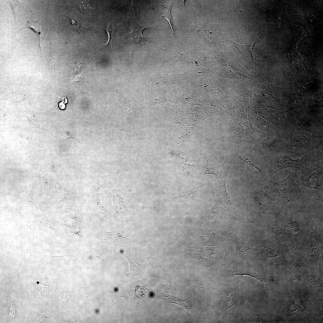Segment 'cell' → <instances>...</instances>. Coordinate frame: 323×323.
Here are the masks:
<instances>
[{"label":"cell","instance_id":"10","mask_svg":"<svg viewBox=\"0 0 323 323\" xmlns=\"http://www.w3.org/2000/svg\"><path fill=\"white\" fill-rule=\"evenodd\" d=\"M228 173H225L220 181L217 190L216 202L218 204L223 207L226 211L231 213L234 215L241 217L232 211L233 204L226 187V179Z\"/></svg>","mask_w":323,"mask_h":323},{"label":"cell","instance_id":"6","mask_svg":"<svg viewBox=\"0 0 323 323\" xmlns=\"http://www.w3.org/2000/svg\"><path fill=\"white\" fill-rule=\"evenodd\" d=\"M309 154L297 159H293L289 156H276L271 160L270 168L268 172L270 176H272L280 171L287 168L301 169L303 163L310 159Z\"/></svg>","mask_w":323,"mask_h":323},{"label":"cell","instance_id":"7","mask_svg":"<svg viewBox=\"0 0 323 323\" xmlns=\"http://www.w3.org/2000/svg\"><path fill=\"white\" fill-rule=\"evenodd\" d=\"M286 230L293 236L307 235L305 220L299 215L282 216L279 220Z\"/></svg>","mask_w":323,"mask_h":323},{"label":"cell","instance_id":"32","mask_svg":"<svg viewBox=\"0 0 323 323\" xmlns=\"http://www.w3.org/2000/svg\"><path fill=\"white\" fill-rule=\"evenodd\" d=\"M16 312V307L13 305H12L9 310V315L10 319L11 320L13 319L15 316Z\"/></svg>","mask_w":323,"mask_h":323},{"label":"cell","instance_id":"30","mask_svg":"<svg viewBox=\"0 0 323 323\" xmlns=\"http://www.w3.org/2000/svg\"><path fill=\"white\" fill-rule=\"evenodd\" d=\"M113 30V28L112 27L111 24H109L108 25L106 28V31L108 34V42L105 45L107 44L110 41L111 42V39L112 38Z\"/></svg>","mask_w":323,"mask_h":323},{"label":"cell","instance_id":"4","mask_svg":"<svg viewBox=\"0 0 323 323\" xmlns=\"http://www.w3.org/2000/svg\"><path fill=\"white\" fill-rule=\"evenodd\" d=\"M220 295L225 311L239 310L242 305L243 287L241 279L229 284H222Z\"/></svg>","mask_w":323,"mask_h":323},{"label":"cell","instance_id":"5","mask_svg":"<svg viewBox=\"0 0 323 323\" xmlns=\"http://www.w3.org/2000/svg\"><path fill=\"white\" fill-rule=\"evenodd\" d=\"M278 244L276 247L282 257L292 255L297 257L307 251L309 238L307 235L294 236L287 240L279 237H275Z\"/></svg>","mask_w":323,"mask_h":323},{"label":"cell","instance_id":"25","mask_svg":"<svg viewBox=\"0 0 323 323\" xmlns=\"http://www.w3.org/2000/svg\"><path fill=\"white\" fill-rule=\"evenodd\" d=\"M249 311L252 314L254 318L257 323H266L263 319L260 310L256 306H254L249 308Z\"/></svg>","mask_w":323,"mask_h":323},{"label":"cell","instance_id":"33","mask_svg":"<svg viewBox=\"0 0 323 323\" xmlns=\"http://www.w3.org/2000/svg\"><path fill=\"white\" fill-rule=\"evenodd\" d=\"M59 105L61 109H64L65 108V107L64 106H65L64 105V104H63L62 103H60Z\"/></svg>","mask_w":323,"mask_h":323},{"label":"cell","instance_id":"1","mask_svg":"<svg viewBox=\"0 0 323 323\" xmlns=\"http://www.w3.org/2000/svg\"><path fill=\"white\" fill-rule=\"evenodd\" d=\"M301 167L298 173L300 188L304 199L323 200L322 161L312 162Z\"/></svg>","mask_w":323,"mask_h":323},{"label":"cell","instance_id":"11","mask_svg":"<svg viewBox=\"0 0 323 323\" xmlns=\"http://www.w3.org/2000/svg\"><path fill=\"white\" fill-rule=\"evenodd\" d=\"M236 275H240L243 277V275H247L251 277L260 282L262 284L263 289L264 293V286L265 284L267 283H270L278 281L269 279L262 277L257 272L249 269L244 268L237 270H226L223 275V279L225 281L229 278H232Z\"/></svg>","mask_w":323,"mask_h":323},{"label":"cell","instance_id":"29","mask_svg":"<svg viewBox=\"0 0 323 323\" xmlns=\"http://www.w3.org/2000/svg\"><path fill=\"white\" fill-rule=\"evenodd\" d=\"M78 7L81 12H88V10L92 9L88 1L82 2L78 5Z\"/></svg>","mask_w":323,"mask_h":323},{"label":"cell","instance_id":"8","mask_svg":"<svg viewBox=\"0 0 323 323\" xmlns=\"http://www.w3.org/2000/svg\"><path fill=\"white\" fill-rule=\"evenodd\" d=\"M316 272L304 266H302L298 271L294 273V277L290 281L298 280L307 284L312 288L323 286V281L316 274Z\"/></svg>","mask_w":323,"mask_h":323},{"label":"cell","instance_id":"15","mask_svg":"<svg viewBox=\"0 0 323 323\" xmlns=\"http://www.w3.org/2000/svg\"><path fill=\"white\" fill-rule=\"evenodd\" d=\"M125 256L127 258L129 263L125 277L127 280H129L141 274L143 269V266L137 263L135 259L130 255L126 254Z\"/></svg>","mask_w":323,"mask_h":323},{"label":"cell","instance_id":"22","mask_svg":"<svg viewBox=\"0 0 323 323\" xmlns=\"http://www.w3.org/2000/svg\"><path fill=\"white\" fill-rule=\"evenodd\" d=\"M77 130L75 129L73 130H61L57 131L56 133V135L57 138L59 140L64 141L67 138L71 137L74 138L78 142L77 139Z\"/></svg>","mask_w":323,"mask_h":323},{"label":"cell","instance_id":"17","mask_svg":"<svg viewBox=\"0 0 323 323\" xmlns=\"http://www.w3.org/2000/svg\"><path fill=\"white\" fill-rule=\"evenodd\" d=\"M230 235L236 243L237 246L236 255L237 257L240 258L245 254L252 252V249L248 243L242 241L232 232L230 233Z\"/></svg>","mask_w":323,"mask_h":323},{"label":"cell","instance_id":"14","mask_svg":"<svg viewBox=\"0 0 323 323\" xmlns=\"http://www.w3.org/2000/svg\"><path fill=\"white\" fill-rule=\"evenodd\" d=\"M279 265L290 270L294 274L297 272L302 267L298 257L292 255H289L282 257L278 263Z\"/></svg>","mask_w":323,"mask_h":323},{"label":"cell","instance_id":"27","mask_svg":"<svg viewBox=\"0 0 323 323\" xmlns=\"http://www.w3.org/2000/svg\"><path fill=\"white\" fill-rule=\"evenodd\" d=\"M163 6L164 7V8L162 10V14L163 15V16L165 19L167 21H168L170 25V26L171 28L172 32L173 33V30L172 26V25L171 24L172 19L170 13V7L166 6L164 5H163Z\"/></svg>","mask_w":323,"mask_h":323},{"label":"cell","instance_id":"2","mask_svg":"<svg viewBox=\"0 0 323 323\" xmlns=\"http://www.w3.org/2000/svg\"><path fill=\"white\" fill-rule=\"evenodd\" d=\"M322 221L316 225L314 231L309 234L307 248V254L302 266L316 272L320 256L323 254V228Z\"/></svg>","mask_w":323,"mask_h":323},{"label":"cell","instance_id":"3","mask_svg":"<svg viewBox=\"0 0 323 323\" xmlns=\"http://www.w3.org/2000/svg\"><path fill=\"white\" fill-rule=\"evenodd\" d=\"M276 183L285 206L305 200L301 191L297 172L292 171L285 179Z\"/></svg>","mask_w":323,"mask_h":323},{"label":"cell","instance_id":"12","mask_svg":"<svg viewBox=\"0 0 323 323\" xmlns=\"http://www.w3.org/2000/svg\"><path fill=\"white\" fill-rule=\"evenodd\" d=\"M280 220L265 219L264 225L267 231L274 237H279L287 240L293 237L286 230Z\"/></svg>","mask_w":323,"mask_h":323},{"label":"cell","instance_id":"23","mask_svg":"<svg viewBox=\"0 0 323 323\" xmlns=\"http://www.w3.org/2000/svg\"><path fill=\"white\" fill-rule=\"evenodd\" d=\"M199 188L194 187L189 190L180 193L179 195L175 197L174 199L178 202L184 203L189 196L192 194L196 195L194 193L193 191L195 189Z\"/></svg>","mask_w":323,"mask_h":323},{"label":"cell","instance_id":"9","mask_svg":"<svg viewBox=\"0 0 323 323\" xmlns=\"http://www.w3.org/2000/svg\"><path fill=\"white\" fill-rule=\"evenodd\" d=\"M252 252L254 256L259 260L269 261L272 264L277 263L282 257L277 247L272 249L260 245L254 248Z\"/></svg>","mask_w":323,"mask_h":323},{"label":"cell","instance_id":"31","mask_svg":"<svg viewBox=\"0 0 323 323\" xmlns=\"http://www.w3.org/2000/svg\"><path fill=\"white\" fill-rule=\"evenodd\" d=\"M6 1L8 3H9V4H10V5L13 8V11L14 15V17H15V18H16V16H15L16 8V7L19 4V1H18V0H8V1Z\"/></svg>","mask_w":323,"mask_h":323},{"label":"cell","instance_id":"26","mask_svg":"<svg viewBox=\"0 0 323 323\" xmlns=\"http://www.w3.org/2000/svg\"><path fill=\"white\" fill-rule=\"evenodd\" d=\"M29 27L32 29L37 34L39 35L41 39V34L42 32V27L40 25L35 23H29L26 24L25 25L22 27L21 30L25 28Z\"/></svg>","mask_w":323,"mask_h":323},{"label":"cell","instance_id":"16","mask_svg":"<svg viewBox=\"0 0 323 323\" xmlns=\"http://www.w3.org/2000/svg\"><path fill=\"white\" fill-rule=\"evenodd\" d=\"M146 28H149L142 26L136 22L133 27L132 33L129 36V39L135 43H141L147 41V38L142 34L143 30Z\"/></svg>","mask_w":323,"mask_h":323},{"label":"cell","instance_id":"13","mask_svg":"<svg viewBox=\"0 0 323 323\" xmlns=\"http://www.w3.org/2000/svg\"><path fill=\"white\" fill-rule=\"evenodd\" d=\"M284 308L287 312V315L289 317L306 310L300 296L296 295L291 296V301L287 302L284 304Z\"/></svg>","mask_w":323,"mask_h":323},{"label":"cell","instance_id":"18","mask_svg":"<svg viewBox=\"0 0 323 323\" xmlns=\"http://www.w3.org/2000/svg\"><path fill=\"white\" fill-rule=\"evenodd\" d=\"M238 157L245 164L257 169L262 176L265 175L262 167L256 161L252 154L248 153H243L239 154Z\"/></svg>","mask_w":323,"mask_h":323},{"label":"cell","instance_id":"28","mask_svg":"<svg viewBox=\"0 0 323 323\" xmlns=\"http://www.w3.org/2000/svg\"><path fill=\"white\" fill-rule=\"evenodd\" d=\"M194 167L193 165L186 164L182 167L180 172L186 176L191 175L196 172L193 170V167Z\"/></svg>","mask_w":323,"mask_h":323},{"label":"cell","instance_id":"20","mask_svg":"<svg viewBox=\"0 0 323 323\" xmlns=\"http://www.w3.org/2000/svg\"><path fill=\"white\" fill-rule=\"evenodd\" d=\"M225 211V209L218 206L216 202L213 208L207 210L205 212V219L207 220L216 221L222 216Z\"/></svg>","mask_w":323,"mask_h":323},{"label":"cell","instance_id":"19","mask_svg":"<svg viewBox=\"0 0 323 323\" xmlns=\"http://www.w3.org/2000/svg\"><path fill=\"white\" fill-rule=\"evenodd\" d=\"M167 298L170 303L176 304L184 310L188 311L191 315L192 317H196L192 313L191 310L192 301L191 298H188L185 300L178 299L173 296L167 295Z\"/></svg>","mask_w":323,"mask_h":323},{"label":"cell","instance_id":"24","mask_svg":"<svg viewBox=\"0 0 323 323\" xmlns=\"http://www.w3.org/2000/svg\"><path fill=\"white\" fill-rule=\"evenodd\" d=\"M37 285L36 291L37 296H41L45 297L49 293V284L45 285L41 282Z\"/></svg>","mask_w":323,"mask_h":323},{"label":"cell","instance_id":"21","mask_svg":"<svg viewBox=\"0 0 323 323\" xmlns=\"http://www.w3.org/2000/svg\"><path fill=\"white\" fill-rule=\"evenodd\" d=\"M207 161L206 164L202 167L205 168V170L202 177L207 174H213L217 176L218 168L216 160L212 158L207 156H203Z\"/></svg>","mask_w":323,"mask_h":323}]
</instances>
